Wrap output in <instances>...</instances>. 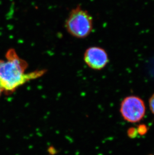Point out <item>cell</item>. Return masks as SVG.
Listing matches in <instances>:
<instances>
[{"label":"cell","instance_id":"obj_1","mask_svg":"<svg viewBox=\"0 0 154 155\" xmlns=\"http://www.w3.org/2000/svg\"><path fill=\"white\" fill-rule=\"evenodd\" d=\"M28 63L19 57L16 50L10 49L5 60H0V85L3 91L12 93L29 81L36 79L45 73V70L26 73Z\"/></svg>","mask_w":154,"mask_h":155},{"label":"cell","instance_id":"obj_2","mask_svg":"<svg viewBox=\"0 0 154 155\" xmlns=\"http://www.w3.org/2000/svg\"><path fill=\"white\" fill-rule=\"evenodd\" d=\"M93 25L91 15L80 6L70 12L65 23L66 29L69 33L77 38L88 36L92 32Z\"/></svg>","mask_w":154,"mask_h":155},{"label":"cell","instance_id":"obj_3","mask_svg":"<svg viewBox=\"0 0 154 155\" xmlns=\"http://www.w3.org/2000/svg\"><path fill=\"white\" fill-rule=\"evenodd\" d=\"M146 107L144 101L138 97H127L122 102L121 113L124 119L130 123H137L144 117Z\"/></svg>","mask_w":154,"mask_h":155},{"label":"cell","instance_id":"obj_4","mask_svg":"<svg viewBox=\"0 0 154 155\" xmlns=\"http://www.w3.org/2000/svg\"><path fill=\"white\" fill-rule=\"evenodd\" d=\"M84 60L88 67L94 70H101L106 66L109 62L108 54L104 49L91 47L85 51Z\"/></svg>","mask_w":154,"mask_h":155},{"label":"cell","instance_id":"obj_5","mask_svg":"<svg viewBox=\"0 0 154 155\" xmlns=\"http://www.w3.org/2000/svg\"><path fill=\"white\" fill-rule=\"evenodd\" d=\"M149 106H150V110L152 113L154 114V94L150 98Z\"/></svg>","mask_w":154,"mask_h":155},{"label":"cell","instance_id":"obj_6","mask_svg":"<svg viewBox=\"0 0 154 155\" xmlns=\"http://www.w3.org/2000/svg\"><path fill=\"white\" fill-rule=\"evenodd\" d=\"M3 89H2V88L1 86L0 85V96L1 95V94H2V92H3Z\"/></svg>","mask_w":154,"mask_h":155},{"label":"cell","instance_id":"obj_7","mask_svg":"<svg viewBox=\"0 0 154 155\" xmlns=\"http://www.w3.org/2000/svg\"></svg>","mask_w":154,"mask_h":155}]
</instances>
